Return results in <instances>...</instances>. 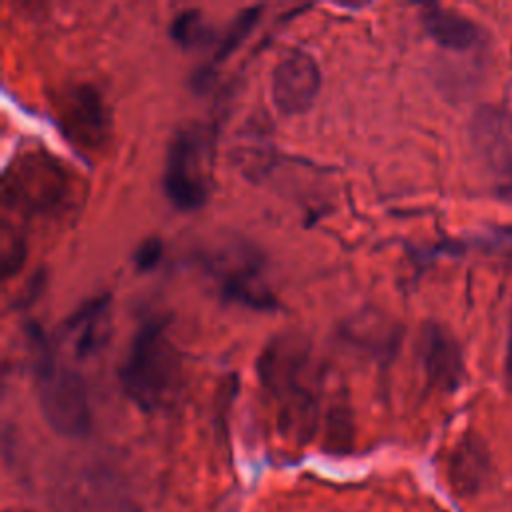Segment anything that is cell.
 Listing matches in <instances>:
<instances>
[{
  "instance_id": "obj_1",
  "label": "cell",
  "mask_w": 512,
  "mask_h": 512,
  "mask_svg": "<svg viewBox=\"0 0 512 512\" xmlns=\"http://www.w3.org/2000/svg\"><path fill=\"white\" fill-rule=\"evenodd\" d=\"M180 354L166 332L164 318H150L134 332L120 366L126 396L146 412L162 408L180 386Z\"/></svg>"
},
{
  "instance_id": "obj_2",
  "label": "cell",
  "mask_w": 512,
  "mask_h": 512,
  "mask_svg": "<svg viewBox=\"0 0 512 512\" xmlns=\"http://www.w3.org/2000/svg\"><path fill=\"white\" fill-rule=\"evenodd\" d=\"M34 366V390L48 426L66 436L82 438L90 432L92 414L82 376L56 362L44 334L32 326L28 332Z\"/></svg>"
},
{
  "instance_id": "obj_3",
  "label": "cell",
  "mask_w": 512,
  "mask_h": 512,
  "mask_svg": "<svg viewBox=\"0 0 512 512\" xmlns=\"http://www.w3.org/2000/svg\"><path fill=\"white\" fill-rule=\"evenodd\" d=\"M214 182V136L200 122L174 132L162 168V190L170 204L182 212L200 210Z\"/></svg>"
},
{
  "instance_id": "obj_4",
  "label": "cell",
  "mask_w": 512,
  "mask_h": 512,
  "mask_svg": "<svg viewBox=\"0 0 512 512\" xmlns=\"http://www.w3.org/2000/svg\"><path fill=\"white\" fill-rule=\"evenodd\" d=\"M306 364L304 350L292 342H274L260 360L264 386L278 400L280 424L286 432L300 438H310L316 420V402L306 382H302V366Z\"/></svg>"
},
{
  "instance_id": "obj_5",
  "label": "cell",
  "mask_w": 512,
  "mask_h": 512,
  "mask_svg": "<svg viewBox=\"0 0 512 512\" xmlns=\"http://www.w3.org/2000/svg\"><path fill=\"white\" fill-rule=\"evenodd\" d=\"M204 268L214 276L222 298L256 310H270L276 298L262 276V260L254 248L234 242L204 256Z\"/></svg>"
},
{
  "instance_id": "obj_6",
  "label": "cell",
  "mask_w": 512,
  "mask_h": 512,
  "mask_svg": "<svg viewBox=\"0 0 512 512\" xmlns=\"http://www.w3.org/2000/svg\"><path fill=\"white\" fill-rule=\"evenodd\" d=\"M472 142L494 176L496 194L512 202V112L482 106L472 118Z\"/></svg>"
},
{
  "instance_id": "obj_7",
  "label": "cell",
  "mask_w": 512,
  "mask_h": 512,
  "mask_svg": "<svg viewBox=\"0 0 512 512\" xmlns=\"http://www.w3.org/2000/svg\"><path fill=\"white\" fill-rule=\"evenodd\" d=\"M320 90V68L314 56L302 48L288 50L274 66L270 92L274 106L288 116L304 114Z\"/></svg>"
},
{
  "instance_id": "obj_8",
  "label": "cell",
  "mask_w": 512,
  "mask_h": 512,
  "mask_svg": "<svg viewBox=\"0 0 512 512\" xmlns=\"http://www.w3.org/2000/svg\"><path fill=\"white\" fill-rule=\"evenodd\" d=\"M420 360L432 386L452 392L464 378V360L456 338L440 324L428 322L420 334Z\"/></svg>"
},
{
  "instance_id": "obj_9",
  "label": "cell",
  "mask_w": 512,
  "mask_h": 512,
  "mask_svg": "<svg viewBox=\"0 0 512 512\" xmlns=\"http://www.w3.org/2000/svg\"><path fill=\"white\" fill-rule=\"evenodd\" d=\"M490 474V456L484 442L468 434L452 450L448 460V478L460 496H470L478 492Z\"/></svg>"
},
{
  "instance_id": "obj_10",
  "label": "cell",
  "mask_w": 512,
  "mask_h": 512,
  "mask_svg": "<svg viewBox=\"0 0 512 512\" xmlns=\"http://www.w3.org/2000/svg\"><path fill=\"white\" fill-rule=\"evenodd\" d=\"M420 20L426 34L436 44L450 50H468L476 46L484 36L482 28L474 20L436 4L424 6L420 12Z\"/></svg>"
},
{
  "instance_id": "obj_11",
  "label": "cell",
  "mask_w": 512,
  "mask_h": 512,
  "mask_svg": "<svg viewBox=\"0 0 512 512\" xmlns=\"http://www.w3.org/2000/svg\"><path fill=\"white\" fill-rule=\"evenodd\" d=\"M108 310H110V298L104 294L82 304L66 320L64 328L72 338L76 356L86 358L90 354H96L104 346L110 332Z\"/></svg>"
},
{
  "instance_id": "obj_12",
  "label": "cell",
  "mask_w": 512,
  "mask_h": 512,
  "mask_svg": "<svg viewBox=\"0 0 512 512\" xmlns=\"http://www.w3.org/2000/svg\"><path fill=\"white\" fill-rule=\"evenodd\" d=\"M64 122L82 142H90V146L100 142L106 136L108 114L98 92H94L90 86H78L66 94Z\"/></svg>"
},
{
  "instance_id": "obj_13",
  "label": "cell",
  "mask_w": 512,
  "mask_h": 512,
  "mask_svg": "<svg viewBox=\"0 0 512 512\" xmlns=\"http://www.w3.org/2000/svg\"><path fill=\"white\" fill-rule=\"evenodd\" d=\"M260 12H262V6H252V8H246V10H242L238 16H236V20L230 24V28H228V32L224 34V38L220 40V44H218V50H216V54H214V58H212V64H210V68L208 70H212V68H216L220 62H224L244 40H246V36L250 34V30L254 28V24L258 22V18H260ZM208 70H204V78H206V74H208Z\"/></svg>"
},
{
  "instance_id": "obj_14",
  "label": "cell",
  "mask_w": 512,
  "mask_h": 512,
  "mask_svg": "<svg viewBox=\"0 0 512 512\" xmlns=\"http://www.w3.org/2000/svg\"><path fill=\"white\" fill-rule=\"evenodd\" d=\"M170 34L180 46L192 48L208 38V28L202 20V14L198 10L190 8V10H182L174 16V20L170 24Z\"/></svg>"
},
{
  "instance_id": "obj_15",
  "label": "cell",
  "mask_w": 512,
  "mask_h": 512,
  "mask_svg": "<svg viewBox=\"0 0 512 512\" xmlns=\"http://www.w3.org/2000/svg\"><path fill=\"white\" fill-rule=\"evenodd\" d=\"M162 258V242L158 238L144 240L134 252V264L140 272L152 270Z\"/></svg>"
},
{
  "instance_id": "obj_16",
  "label": "cell",
  "mask_w": 512,
  "mask_h": 512,
  "mask_svg": "<svg viewBox=\"0 0 512 512\" xmlns=\"http://www.w3.org/2000/svg\"><path fill=\"white\" fill-rule=\"evenodd\" d=\"M504 382H506V388L512 392V338H510L508 348H506V360H504Z\"/></svg>"
}]
</instances>
